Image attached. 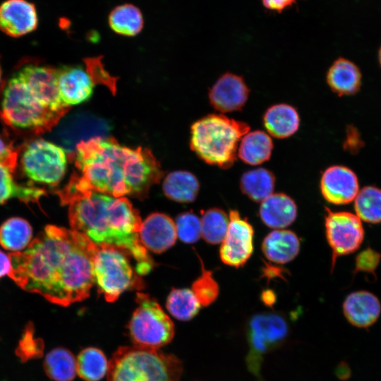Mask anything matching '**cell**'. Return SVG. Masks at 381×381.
I'll return each mask as SVG.
<instances>
[{
    "label": "cell",
    "instance_id": "obj_1",
    "mask_svg": "<svg viewBox=\"0 0 381 381\" xmlns=\"http://www.w3.org/2000/svg\"><path fill=\"white\" fill-rule=\"evenodd\" d=\"M97 246L78 231L47 225L23 251L8 254V276L23 290L68 306L90 295Z\"/></svg>",
    "mask_w": 381,
    "mask_h": 381
},
{
    "label": "cell",
    "instance_id": "obj_2",
    "mask_svg": "<svg viewBox=\"0 0 381 381\" xmlns=\"http://www.w3.org/2000/svg\"><path fill=\"white\" fill-rule=\"evenodd\" d=\"M80 176H73L68 190H95L114 197H142L157 183L162 172L145 149L123 146L106 138L81 142L75 151Z\"/></svg>",
    "mask_w": 381,
    "mask_h": 381
},
{
    "label": "cell",
    "instance_id": "obj_3",
    "mask_svg": "<svg viewBox=\"0 0 381 381\" xmlns=\"http://www.w3.org/2000/svg\"><path fill=\"white\" fill-rule=\"evenodd\" d=\"M68 205L71 229L86 236L97 246H110L127 253L136 262L139 274H146L153 262L139 238L141 218L125 197H114L92 190L58 192Z\"/></svg>",
    "mask_w": 381,
    "mask_h": 381
},
{
    "label": "cell",
    "instance_id": "obj_4",
    "mask_svg": "<svg viewBox=\"0 0 381 381\" xmlns=\"http://www.w3.org/2000/svg\"><path fill=\"white\" fill-rule=\"evenodd\" d=\"M249 130L246 122L223 114H209L192 125L191 148L205 162L228 169L236 159L241 138Z\"/></svg>",
    "mask_w": 381,
    "mask_h": 381
},
{
    "label": "cell",
    "instance_id": "obj_5",
    "mask_svg": "<svg viewBox=\"0 0 381 381\" xmlns=\"http://www.w3.org/2000/svg\"><path fill=\"white\" fill-rule=\"evenodd\" d=\"M181 361L159 349L119 347L109 361L108 381H179Z\"/></svg>",
    "mask_w": 381,
    "mask_h": 381
},
{
    "label": "cell",
    "instance_id": "obj_6",
    "mask_svg": "<svg viewBox=\"0 0 381 381\" xmlns=\"http://www.w3.org/2000/svg\"><path fill=\"white\" fill-rule=\"evenodd\" d=\"M62 116L44 105L16 73L6 83L1 117L11 128L39 133L56 126Z\"/></svg>",
    "mask_w": 381,
    "mask_h": 381
},
{
    "label": "cell",
    "instance_id": "obj_7",
    "mask_svg": "<svg viewBox=\"0 0 381 381\" xmlns=\"http://www.w3.org/2000/svg\"><path fill=\"white\" fill-rule=\"evenodd\" d=\"M137 307L128 324L134 346L159 349L174 337V325L161 306L148 294L138 292Z\"/></svg>",
    "mask_w": 381,
    "mask_h": 381
},
{
    "label": "cell",
    "instance_id": "obj_8",
    "mask_svg": "<svg viewBox=\"0 0 381 381\" xmlns=\"http://www.w3.org/2000/svg\"><path fill=\"white\" fill-rule=\"evenodd\" d=\"M129 256L114 246H97L93 258L94 280L99 293L107 302L116 301L138 281L128 261Z\"/></svg>",
    "mask_w": 381,
    "mask_h": 381
},
{
    "label": "cell",
    "instance_id": "obj_9",
    "mask_svg": "<svg viewBox=\"0 0 381 381\" xmlns=\"http://www.w3.org/2000/svg\"><path fill=\"white\" fill-rule=\"evenodd\" d=\"M22 171L34 182L56 186L67 167L66 151L59 145L40 138L25 145L20 159Z\"/></svg>",
    "mask_w": 381,
    "mask_h": 381
},
{
    "label": "cell",
    "instance_id": "obj_10",
    "mask_svg": "<svg viewBox=\"0 0 381 381\" xmlns=\"http://www.w3.org/2000/svg\"><path fill=\"white\" fill-rule=\"evenodd\" d=\"M247 332L250 346L248 368L255 373L258 371L262 355L279 346L285 340L289 333V326L281 314L259 313L254 315L248 321Z\"/></svg>",
    "mask_w": 381,
    "mask_h": 381
},
{
    "label": "cell",
    "instance_id": "obj_11",
    "mask_svg": "<svg viewBox=\"0 0 381 381\" xmlns=\"http://www.w3.org/2000/svg\"><path fill=\"white\" fill-rule=\"evenodd\" d=\"M325 234L332 250V267L337 257L356 251L363 242L364 230L357 215L348 212H332L325 207Z\"/></svg>",
    "mask_w": 381,
    "mask_h": 381
},
{
    "label": "cell",
    "instance_id": "obj_12",
    "mask_svg": "<svg viewBox=\"0 0 381 381\" xmlns=\"http://www.w3.org/2000/svg\"><path fill=\"white\" fill-rule=\"evenodd\" d=\"M229 218L228 229L221 243L219 255L224 264L238 268L243 266L252 255L254 230L238 210H231Z\"/></svg>",
    "mask_w": 381,
    "mask_h": 381
},
{
    "label": "cell",
    "instance_id": "obj_13",
    "mask_svg": "<svg viewBox=\"0 0 381 381\" xmlns=\"http://www.w3.org/2000/svg\"><path fill=\"white\" fill-rule=\"evenodd\" d=\"M32 92L52 111L65 114L68 110L60 98L56 69L35 62H28L16 72Z\"/></svg>",
    "mask_w": 381,
    "mask_h": 381
},
{
    "label": "cell",
    "instance_id": "obj_14",
    "mask_svg": "<svg viewBox=\"0 0 381 381\" xmlns=\"http://www.w3.org/2000/svg\"><path fill=\"white\" fill-rule=\"evenodd\" d=\"M110 130L103 119L87 113H77L67 117L57 130L60 146L68 152H75L81 142L105 138Z\"/></svg>",
    "mask_w": 381,
    "mask_h": 381
},
{
    "label": "cell",
    "instance_id": "obj_15",
    "mask_svg": "<svg viewBox=\"0 0 381 381\" xmlns=\"http://www.w3.org/2000/svg\"><path fill=\"white\" fill-rule=\"evenodd\" d=\"M320 188L323 198L334 205L351 202L359 191L357 176L353 171L343 165L327 167L321 176Z\"/></svg>",
    "mask_w": 381,
    "mask_h": 381
},
{
    "label": "cell",
    "instance_id": "obj_16",
    "mask_svg": "<svg viewBox=\"0 0 381 381\" xmlns=\"http://www.w3.org/2000/svg\"><path fill=\"white\" fill-rule=\"evenodd\" d=\"M250 90L243 78L232 73L222 75L211 87V105L222 113L240 111L246 104Z\"/></svg>",
    "mask_w": 381,
    "mask_h": 381
},
{
    "label": "cell",
    "instance_id": "obj_17",
    "mask_svg": "<svg viewBox=\"0 0 381 381\" xmlns=\"http://www.w3.org/2000/svg\"><path fill=\"white\" fill-rule=\"evenodd\" d=\"M38 26L36 6L27 0H6L0 5V30L12 37L28 35Z\"/></svg>",
    "mask_w": 381,
    "mask_h": 381
},
{
    "label": "cell",
    "instance_id": "obj_18",
    "mask_svg": "<svg viewBox=\"0 0 381 381\" xmlns=\"http://www.w3.org/2000/svg\"><path fill=\"white\" fill-rule=\"evenodd\" d=\"M58 90L63 104L71 106L87 101L92 95L95 81L89 71L81 66L56 69Z\"/></svg>",
    "mask_w": 381,
    "mask_h": 381
},
{
    "label": "cell",
    "instance_id": "obj_19",
    "mask_svg": "<svg viewBox=\"0 0 381 381\" xmlns=\"http://www.w3.org/2000/svg\"><path fill=\"white\" fill-rule=\"evenodd\" d=\"M139 238L147 250L156 253L164 252L176 241L175 223L163 213H152L142 222Z\"/></svg>",
    "mask_w": 381,
    "mask_h": 381
},
{
    "label": "cell",
    "instance_id": "obj_20",
    "mask_svg": "<svg viewBox=\"0 0 381 381\" xmlns=\"http://www.w3.org/2000/svg\"><path fill=\"white\" fill-rule=\"evenodd\" d=\"M343 312L352 325L366 328L378 319L381 305L378 298L372 293L358 291L347 296L343 303Z\"/></svg>",
    "mask_w": 381,
    "mask_h": 381
},
{
    "label": "cell",
    "instance_id": "obj_21",
    "mask_svg": "<svg viewBox=\"0 0 381 381\" xmlns=\"http://www.w3.org/2000/svg\"><path fill=\"white\" fill-rule=\"evenodd\" d=\"M259 214L268 227L283 229L290 226L297 216L294 200L285 193H272L261 202Z\"/></svg>",
    "mask_w": 381,
    "mask_h": 381
},
{
    "label": "cell",
    "instance_id": "obj_22",
    "mask_svg": "<svg viewBox=\"0 0 381 381\" xmlns=\"http://www.w3.org/2000/svg\"><path fill=\"white\" fill-rule=\"evenodd\" d=\"M326 80L333 92L339 96H349L360 90L362 73L353 61L339 57L328 68Z\"/></svg>",
    "mask_w": 381,
    "mask_h": 381
},
{
    "label": "cell",
    "instance_id": "obj_23",
    "mask_svg": "<svg viewBox=\"0 0 381 381\" xmlns=\"http://www.w3.org/2000/svg\"><path fill=\"white\" fill-rule=\"evenodd\" d=\"M300 240L297 235L286 229H276L263 239L262 251L265 258L276 264L292 261L300 251Z\"/></svg>",
    "mask_w": 381,
    "mask_h": 381
},
{
    "label": "cell",
    "instance_id": "obj_24",
    "mask_svg": "<svg viewBox=\"0 0 381 381\" xmlns=\"http://www.w3.org/2000/svg\"><path fill=\"white\" fill-rule=\"evenodd\" d=\"M262 122L269 135L282 139L291 136L298 130L300 116L291 105L276 104L265 111Z\"/></svg>",
    "mask_w": 381,
    "mask_h": 381
},
{
    "label": "cell",
    "instance_id": "obj_25",
    "mask_svg": "<svg viewBox=\"0 0 381 381\" xmlns=\"http://www.w3.org/2000/svg\"><path fill=\"white\" fill-rule=\"evenodd\" d=\"M273 150L270 135L260 130L247 132L241 139L237 156L246 164L257 166L268 161Z\"/></svg>",
    "mask_w": 381,
    "mask_h": 381
},
{
    "label": "cell",
    "instance_id": "obj_26",
    "mask_svg": "<svg viewBox=\"0 0 381 381\" xmlns=\"http://www.w3.org/2000/svg\"><path fill=\"white\" fill-rule=\"evenodd\" d=\"M43 368L53 381H72L77 375L76 358L66 348L56 347L46 354Z\"/></svg>",
    "mask_w": 381,
    "mask_h": 381
},
{
    "label": "cell",
    "instance_id": "obj_27",
    "mask_svg": "<svg viewBox=\"0 0 381 381\" xmlns=\"http://www.w3.org/2000/svg\"><path fill=\"white\" fill-rule=\"evenodd\" d=\"M274 186V174L262 167L250 169L240 179L242 193L254 202H262L272 195Z\"/></svg>",
    "mask_w": 381,
    "mask_h": 381
},
{
    "label": "cell",
    "instance_id": "obj_28",
    "mask_svg": "<svg viewBox=\"0 0 381 381\" xmlns=\"http://www.w3.org/2000/svg\"><path fill=\"white\" fill-rule=\"evenodd\" d=\"M162 188L169 199L179 202H190L196 198L200 184L190 172L176 171L165 177Z\"/></svg>",
    "mask_w": 381,
    "mask_h": 381
},
{
    "label": "cell",
    "instance_id": "obj_29",
    "mask_svg": "<svg viewBox=\"0 0 381 381\" xmlns=\"http://www.w3.org/2000/svg\"><path fill=\"white\" fill-rule=\"evenodd\" d=\"M108 23L114 32L123 36L133 37L143 30L144 18L138 7L132 4H123L111 11Z\"/></svg>",
    "mask_w": 381,
    "mask_h": 381
},
{
    "label": "cell",
    "instance_id": "obj_30",
    "mask_svg": "<svg viewBox=\"0 0 381 381\" xmlns=\"http://www.w3.org/2000/svg\"><path fill=\"white\" fill-rule=\"evenodd\" d=\"M77 374L85 381H99L107 374L109 361L104 352L96 347H87L76 358Z\"/></svg>",
    "mask_w": 381,
    "mask_h": 381
},
{
    "label": "cell",
    "instance_id": "obj_31",
    "mask_svg": "<svg viewBox=\"0 0 381 381\" xmlns=\"http://www.w3.org/2000/svg\"><path fill=\"white\" fill-rule=\"evenodd\" d=\"M32 234V228L26 220L10 218L0 226V244L6 250L19 252L29 245Z\"/></svg>",
    "mask_w": 381,
    "mask_h": 381
},
{
    "label": "cell",
    "instance_id": "obj_32",
    "mask_svg": "<svg viewBox=\"0 0 381 381\" xmlns=\"http://www.w3.org/2000/svg\"><path fill=\"white\" fill-rule=\"evenodd\" d=\"M13 172L7 167L0 164V204L14 198L25 202H34L45 194L43 189L17 183Z\"/></svg>",
    "mask_w": 381,
    "mask_h": 381
},
{
    "label": "cell",
    "instance_id": "obj_33",
    "mask_svg": "<svg viewBox=\"0 0 381 381\" xmlns=\"http://www.w3.org/2000/svg\"><path fill=\"white\" fill-rule=\"evenodd\" d=\"M166 306L174 318L186 321L198 314L201 305L192 290L174 289L167 297Z\"/></svg>",
    "mask_w": 381,
    "mask_h": 381
},
{
    "label": "cell",
    "instance_id": "obj_34",
    "mask_svg": "<svg viewBox=\"0 0 381 381\" xmlns=\"http://www.w3.org/2000/svg\"><path fill=\"white\" fill-rule=\"evenodd\" d=\"M357 217L365 222H381V189L375 186L363 187L355 198Z\"/></svg>",
    "mask_w": 381,
    "mask_h": 381
},
{
    "label": "cell",
    "instance_id": "obj_35",
    "mask_svg": "<svg viewBox=\"0 0 381 381\" xmlns=\"http://www.w3.org/2000/svg\"><path fill=\"white\" fill-rule=\"evenodd\" d=\"M201 221L202 236L208 243H221L227 231L229 215L220 208H211L205 211Z\"/></svg>",
    "mask_w": 381,
    "mask_h": 381
},
{
    "label": "cell",
    "instance_id": "obj_36",
    "mask_svg": "<svg viewBox=\"0 0 381 381\" xmlns=\"http://www.w3.org/2000/svg\"><path fill=\"white\" fill-rule=\"evenodd\" d=\"M35 332L33 323L28 322L15 349V354L21 363L38 359L44 356V341L41 337H36Z\"/></svg>",
    "mask_w": 381,
    "mask_h": 381
},
{
    "label": "cell",
    "instance_id": "obj_37",
    "mask_svg": "<svg viewBox=\"0 0 381 381\" xmlns=\"http://www.w3.org/2000/svg\"><path fill=\"white\" fill-rule=\"evenodd\" d=\"M201 275L193 283L192 291L202 306H208L217 298L219 287L210 270L205 268L201 260Z\"/></svg>",
    "mask_w": 381,
    "mask_h": 381
},
{
    "label": "cell",
    "instance_id": "obj_38",
    "mask_svg": "<svg viewBox=\"0 0 381 381\" xmlns=\"http://www.w3.org/2000/svg\"><path fill=\"white\" fill-rule=\"evenodd\" d=\"M175 225L177 237L184 243H195L202 236L200 219L193 212H186L179 215Z\"/></svg>",
    "mask_w": 381,
    "mask_h": 381
},
{
    "label": "cell",
    "instance_id": "obj_39",
    "mask_svg": "<svg viewBox=\"0 0 381 381\" xmlns=\"http://www.w3.org/2000/svg\"><path fill=\"white\" fill-rule=\"evenodd\" d=\"M381 259V254L368 248L360 253L356 260L355 272H365L373 274Z\"/></svg>",
    "mask_w": 381,
    "mask_h": 381
},
{
    "label": "cell",
    "instance_id": "obj_40",
    "mask_svg": "<svg viewBox=\"0 0 381 381\" xmlns=\"http://www.w3.org/2000/svg\"><path fill=\"white\" fill-rule=\"evenodd\" d=\"M346 133V138L343 143L344 149L351 154L358 153L364 145L361 133L353 126H348Z\"/></svg>",
    "mask_w": 381,
    "mask_h": 381
},
{
    "label": "cell",
    "instance_id": "obj_41",
    "mask_svg": "<svg viewBox=\"0 0 381 381\" xmlns=\"http://www.w3.org/2000/svg\"><path fill=\"white\" fill-rule=\"evenodd\" d=\"M16 163V153L6 140L0 135V164L7 167L12 171H14Z\"/></svg>",
    "mask_w": 381,
    "mask_h": 381
},
{
    "label": "cell",
    "instance_id": "obj_42",
    "mask_svg": "<svg viewBox=\"0 0 381 381\" xmlns=\"http://www.w3.org/2000/svg\"><path fill=\"white\" fill-rule=\"evenodd\" d=\"M262 2L267 9L281 13L291 6L296 0H262Z\"/></svg>",
    "mask_w": 381,
    "mask_h": 381
},
{
    "label": "cell",
    "instance_id": "obj_43",
    "mask_svg": "<svg viewBox=\"0 0 381 381\" xmlns=\"http://www.w3.org/2000/svg\"><path fill=\"white\" fill-rule=\"evenodd\" d=\"M11 270V261L6 253L0 250V278L8 274Z\"/></svg>",
    "mask_w": 381,
    "mask_h": 381
},
{
    "label": "cell",
    "instance_id": "obj_44",
    "mask_svg": "<svg viewBox=\"0 0 381 381\" xmlns=\"http://www.w3.org/2000/svg\"><path fill=\"white\" fill-rule=\"evenodd\" d=\"M351 370L349 366L346 363H341L337 368V375L341 380L349 377Z\"/></svg>",
    "mask_w": 381,
    "mask_h": 381
},
{
    "label": "cell",
    "instance_id": "obj_45",
    "mask_svg": "<svg viewBox=\"0 0 381 381\" xmlns=\"http://www.w3.org/2000/svg\"><path fill=\"white\" fill-rule=\"evenodd\" d=\"M261 299L265 305L272 306L276 301V296L272 290L267 289L262 291Z\"/></svg>",
    "mask_w": 381,
    "mask_h": 381
},
{
    "label": "cell",
    "instance_id": "obj_46",
    "mask_svg": "<svg viewBox=\"0 0 381 381\" xmlns=\"http://www.w3.org/2000/svg\"><path fill=\"white\" fill-rule=\"evenodd\" d=\"M265 268L263 274L269 279L274 277H282L281 274L282 273V270L279 268L271 265H267Z\"/></svg>",
    "mask_w": 381,
    "mask_h": 381
},
{
    "label": "cell",
    "instance_id": "obj_47",
    "mask_svg": "<svg viewBox=\"0 0 381 381\" xmlns=\"http://www.w3.org/2000/svg\"><path fill=\"white\" fill-rule=\"evenodd\" d=\"M377 59H378L379 64L381 66V45L378 49Z\"/></svg>",
    "mask_w": 381,
    "mask_h": 381
},
{
    "label": "cell",
    "instance_id": "obj_48",
    "mask_svg": "<svg viewBox=\"0 0 381 381\" xmlns=\"http://www.w3.org/2000/svg\"><path fill=\"white\" fill-rule=\"evenodd\" d=\"M1 68L0 66V83H1Z\"/></svg>",
    "mask_w": 381,
    "mask_h": 381
}]
</instances>
